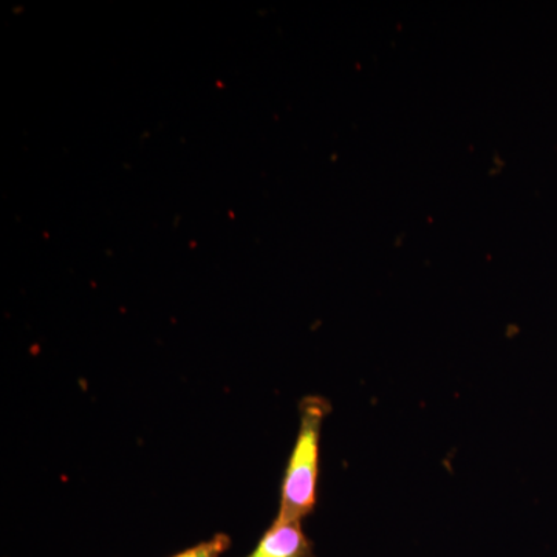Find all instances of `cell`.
I'll list each match as a JSON object with an SVG mask.
<instances>
[{
    "mask_svg": "<svg viewBox=\"0 0 557 557\" xmlns=\"http://www.w3.org/2000/svg\"><path fill=\"white\" fill-rule=\"evenodd\" d=\"M330 410L329 399L319 395L300 401L298 438L285 469L277 519L302 522L317 507L322 423Z\"/></svg>",
    "mask_w": 557,
    "mask_h": 557,
    "instance_id": "1",
    "label": "cell"
},
{
    "mask_svg": "<svg viewBox=\"0 0 557 557\" xmlns=\"http://www.w3.org/2000/svg\"><path fill=\"white\" fill-rule=\"evenodd\" d=\"M231 537L226 534H215L214 537L209 539L207 542L196 545V547L186 549V552L178 553L174 557H220L226 549L230 548Z\"/></svg>",
    "mask_w": 557,
    "mask_h": 557,
    "instance_id": "3",
    "label": "cell"
},
{
    "mask_svg": "<svg viewBox=\"0 0 557 557\" xmlns=\"http://www.w3.org/2000/svg\"><path fill=\"white\" fill-rule=\"evenodd\" d=\"M247 557H317L313 542L304 533L298 520L274 519L260 537L258 547Z\"/></svg>",
    "mask_w": 557,
    "mask_h": 557,
    "instance_id": "2",
    "label": "cell"
}]
</instances>
